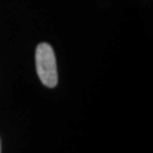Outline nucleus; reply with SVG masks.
<instances>
[{"label":"nucleus","mask_w":153,"mask_h":153,"mask_svg":"<svg viewBox=\"0 0 153 153\" xmlns=\"http://www.w3.org/2000/svg\"><path fill=\"white\" fill-rule=\"evenodd\" d=\"M38 75L45 86L55 88L58 83V73L55 52L48 43H41L36 48L35 53Z\"/></svg>","instance_id":"f257e3e1"}]
</instances>
